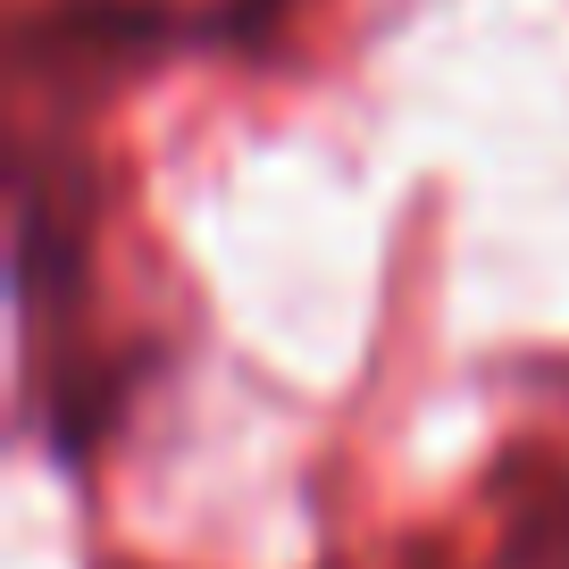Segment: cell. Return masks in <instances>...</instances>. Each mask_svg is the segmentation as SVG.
I'll return each instance as SVG.
<instances>
[{
    "label": "cell",
    "instance_id": "6da1fadb",
    "mask_svg": "<svg viewBox=\"0 0 569 569\" xmlns=\"http://www.w3.org/2000/svg\"><path fill=\"white\" fill-rule=\"evenodd\" d=\"M268 9H277V0H227V9H218V34L227 42H251L268 26Z\"/></svg>",
    "mask_w": 569,
    "mask_h": 569
}]
</instances>
